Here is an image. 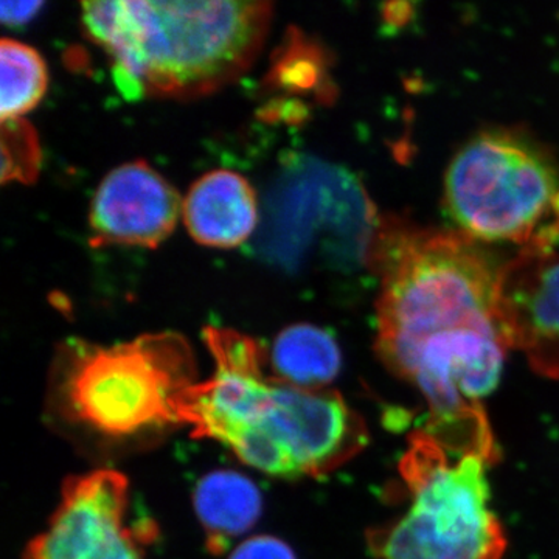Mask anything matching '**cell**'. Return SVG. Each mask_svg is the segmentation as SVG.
<instances>
[{
	"instance_id": "6da1fadb",
	"label": "cell",
	"mask_w": 559,
	"mask_h": 559,
	"mask_svg": "<svg viewBox=\"0 0 559 559\" xmlns=\"http://www.w3.org/2000/svg\"><path fill=\"white\" fill-rule=\"evenodd\" d=\"M371 271L380 280L378 356L421 393L432 432L487 423L480 401L498 388L511 347L500 272L459 230L382 219Z\"/></svg>"
},
{
	"instance_id": "7a4b0ae2",
	"label": "cell",
	"mask_w": 559,
	"mask_h": 559,
	"mask_svg": "<svg viewBox=\"0 0 559 559\" xmlns=\"http://www.w3.org/2000/svg\"><path fill=\"white\" fill-rule=\"evenodd\" d=\"M215 370L191 385L180 425L229 448L242 463L285 479L322 477L369 443L362 417L333 389L308 390L280 380L267 352L229 329L204 331Z\"/></svg>"
},
{
	"instance_id": "3957f363",
	"label": "cell",
	"mask_w": 559,
	"mask_h": 559,
	"mask_svg": "<svg viewBox=\"0 0 559 559\" xmlns=\"http://www.w3.org/2000/svg\"><path fill=\"white\" fill-rule=\"evenodd\" d=\"M87 35L112 61L127 97H202L227 86L259 57L270 2H86Z\"/></svg>"
},
{
	"instance_id": "277c9868",
	"label": "cell",
	"mask_w": 559,
	"mask_h": 559,
	"mask_svg": "<svg viewBox=\"0 0 559 559\" xmlns=\"http://www.w3.org/2000/svg\"><path fill=\"white\" fill-rule=\"evenodd\" d=\"M197 382L193 352L180 334L110 347L72 340L55 360L51 406L91 436L132 439L180 425V403Z\"/></svg>"
},
{
	"instance_id": "5b68a950",
	"label": "cell",
	"mask_w": 559,
	"mask_h": 559,
	"mask_svg": "<svg viewBox=\"0 0 559 559\" xmlns=\"http://www.w3.org/2000/svg\"><path fill=\"white\" fill-rule=\"evenodd\" d=\"M496 447L454 448L429 430L401 460L406 513L371 530L374 559H502L506 530L491 507L488 468Z\"/></svg>"
},
{
	"instance_id": "8992f818",
	"label": "cell",
	"mask_w": 559,
	"mask_h": 559,
	"mask_svg": "<svg viewBox=\"0 0 559 559\" xmlns=\"http://www.w3.org/2000/svg\"><path fill=\"white\" fill-rule=\"evenodd\" d=\"M444 205L471 240L532 248L559 231V162L520 128H489L452 157Z\"/></svg>"
},
{
	"instance_id": "52a82bcc",
	"label": "cell",
	"mask_w": 559,
	"mask_h": 559,
	"mask_svg": "<svg viewBox=\"0 0 559 559\" xmlns=\"http://www.w3.org/2000/svg\"><path fill=\"white\" fill-rule=\"evenodd\" d=\"M130 485L112 469L72 477L49 525L28 544L27 559H145L128 524Z\"/></svg>"
},
{
	"instance_id": "ba28073f",
	"label": "cell",
	"mask_w": 559,
	"mask_h": 559,
	"mask_svg": "<svg viewBox=\"0 0 559 559\" xmlns=\"http://www.w3.org/2000/svg\"><path fill=\"white\" fill-rule=\"evenodd\" d=\"M499 294L511 347L559 377V231L502 266Z\"/></svg>"
},
{
	"instance_id": "9c48e42d",
	"label": "cell",
	"mask_w": 559,
	"mask_h": 559,
	"mask_svg": "<svg viewBox=\"0 0 559 559\" xmlns=\"http://www.w3.org/2000/svg\"><path fill=\"white\" fill-rule=\"evenodd\" d=\"M182 204L171 183L145 162L120 165L92 198L91 245L157 248L175 230Z\"/></svg>"
},
{
	"instance_id": "30bf717a",
	"label": "cell",
	"mask_w": 559,
	"mask_h": 559,
	"mask_svg": "<svg viewBox=\"0 0 559 559\" xmlns=\"http://www.w3.org/2000/svg\"><path fill=\"white\" fill-rule=\"evenodd\" d=\"M182 218L190 237L201 246L237 248L259 223L255 191L238 173H205L190 187L182 204Z\"/></svg>"
},
{
	"instance_id": "8fae6325",
	"label": "cell",
	"mask_w": 559,
	"mask_h": 559,
	"mask_svg": "<svg viewBox=\"0 0 559 559\" xmlns=\"http://www.w3.org/2000/svg\"><path fill=\"white\" fill-rule=\"evenodd\" d=\"M193 500L213 551L226 549L248 533L259 521L263 503L257 485L235 471H215L202 477Z\"/></svg>"
},
{
	"instance_id": "7c38bea8",
	"label": "cell",
	"mask_w": 559,
	"mask_h": 559,
	"mask_svg": "<svg viewBox=\"0 0 559 559\" xmlns=\"http://www.w3.org/2000/svg\"><path fill=\"white\" fill-rule=\"evenodd\" d=\"M270 369L280 380L308 390L330 389L342 366V353L333 334L296 323L278 334L267 353Z\"/></svg>"
},
{
	"instance_id": "4fadbf2b",
	"label": "cell",
	"mask_w": 559,
	"mask_h": 559,
	"mask_svg": "<svg viewBox=\"0 0 559 559\" xmlns=\"http://www.w3.org/2000/svg\"><path fill=\"white\" fill-rule=\"evenodd\" d=\"M0 117L2 121L22 119L43 100L49 86V72L39 51L13 39L0 44Z\"/></svg>"
},
{
	"instance_id": "5bb4252c",
	"label": "cell",
	"mask_w": 559,
	"mask_h": 559,
	"mask_svg": "<svg viewBox=\"0 0 559 559\" xmlns=\"http://www.w3.org/2000/svg\"><path fill=\"white\" fill-rule=\"evenodd\" d=\"M3 182H27L35 178L39 165L38 138L22 119L2 121Z\"/></svg>"
},
{
	"instance_id": "9a60e30c",
	"label": "cell",
	"mask_w": 559,
	"mask_h": 559,
	"mask_svg": "<svg viewBox=\"0 0 559 559\" xmlns=\"http://www.w3.org/2000/svg\"><path fill=\"white\" fill-rule=\"evenodd\" d=\"M229 559H297L293 549L274 536H253L246 539Z\"/></svg>"
},
{
	"instance_id": "2e32d148",
	"label": "cell",
	"mask_w": 559,
	"mask_h": 559,
	"mask_svg": "<svg viewBox=\"0 0 559 559\" xmlns=\"http://www.w3.org/2000/svg\"><path fill=\"white\" fill-rule=\"evenodd\" d=\"M43 2H2L0 3V20L9 27H21L28 24L43 9Z\"/></svg>"
}]
</instances>
